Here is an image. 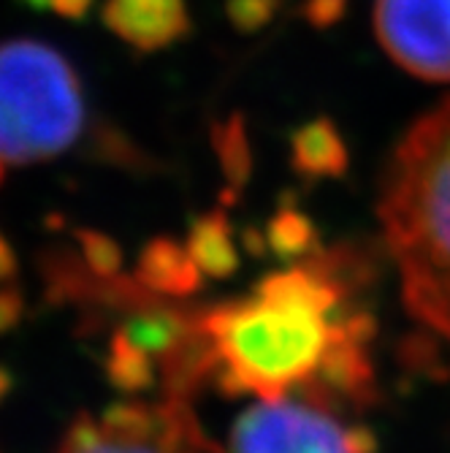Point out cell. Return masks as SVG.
I'll return each instance as SVG.
<instances>
[{"mask_svg": "<svg viewBox=\"0 0 450 453\" xmlns=\"http://www.w3.org/2000/svg\"><path fill=\"white\" fill-rule=\"evenodd\" d=\"M139 280H141V288H149V291L182 294L198 282V274L185 247L163 239V242H152L144 250Z\"/></svg>", "mask_w": 450, "mask_h": 453, "instance_id": "obj_9", "label": "cell"}, {"mask_svg": "<svg viewBox=\"0 0 450 453\" xmlns=\"http://www.w3.org/2000/svg\"><path fill=\"white\" fill-rule=\"evenodd\" d=\"M17 310H19V302L11 294H0V328L14 320Z\"/></svg>", "mask_w": 450, "mask_h": 453, "instance_id": "obj_15", "label": "cell"}, {"mask_svg": "<svg viewBox=\"0 0 450 453\" xmlns=\"http://www.w3.org/2000/svg\"><path fill=\"white\" fill-rule=\"evenodd\" d=\"M187 253L195 266L207 272H225L228 264H233L231 236H228V220L223 215L201 218L187 242Z\"/></svg>", "mask_w": 450, "mask_h": 453, "instance_id": "obj_10", "label": "cell"}, {"mask_svg": "<svg viewBox=\"0 0 450 453\" xmlns=\"http://www.w3.org/2000/svg\"><path fill=\"white\" fill-rule=\"evenodd\" d=\"M294 169L301 177H339L347 169V150L329 117H315L294 131Z\"/></svg>", "mask_w": 450, "mask_h": 453, "instance_id": "obj_8", "label": "cell"}, {"mask_svg": "<svg viewBox=\"0 0 450 453\" xmlns=\"http://www.w3.org/2000/svg\"><path fill=\"white\" fill-rule=\"evenodd\" d=\"M103 25L139 52L166 50L190 33L185 0H106Z\"/></svg>", "mask_w": 450, "mask_h": 453, "instance_id": "obj_7", "label": "cell"}, {"mask_svg": "<svg viewBox=\"0 0 450 453\" xmlns=\"http://www.w3.org/2000/svg\"><path fill=\"white\" fill-rule=\"evenodd\" d=\"M347 14V0H304L301 4V17L307 25L317 30H329L339 25Z\"/></svg>", "mask_w": 450, "mask_h": 453, "instance_id": "obj_13", "label": "cell"}, {"mask_svg": "<svg viewBox=\"0 0 450 453\" xmlns=\"http://www.w3.org/2000/svg\"><path fill=\"white\" fill-rule=\"evenodd\" d=\"M19 4L30 6V9H35V12H41V9H50V0H19Z\"/></svg>", "mask_w": 450, "mask_h": 453, "instance_id": "obj_17", "label": "cell"}, {"mask_svg": "<svg viewBox=\"0 0 450 453\" xmlns=\"http://www.w3.org/2000/svg\"><path fill=\"white\" fill-rule=\"evenodd\" d=\"M285 0H225V17L241 35H256L266 30L279 14Z\"/></svg>", "mask_w": 450, "mask_h": 453, "instance_id": "obj_12", "label": "cell"}, {"mask_svg": "<svg viewBox=\"0 0 450 453\" xmlns=\"http://www.w3.org/2000/svg\"><path fill=\"white\" fill-rule=\"evenodd\" d=\"M93 4H95V0H50V9L55 14L65 17V19L79 22V19H85L93 12Z\"/></svg>", "mask_w": 450, "mask_h": 453, "instance_id": "obj_14", "label": "cell"}, {"mask_svg": "<svg viewBox=\"0 0 450 453\" xmlns=\"http://www.w3.org/2000/svg\"><path fill=\"white\" fill-rule=\"evenodd\" d=\"M337 264L288 266L250 294L198 312L207 378L225 394L258 399H361L372 383V320Z\"/></svg>", "mask_w": 450, "mask_h": 453, "instance_id": "obj_1", "label": "cell"}, {"mask_svg": "<svg viewBox=\"0 0 450 453\" xmlns=\"http://www.w3.org/2000/svg\"><path fill=\"white\" fill-rule=\"evenodd\" d=\"M223 453H378L372 432L309 396L261 399L233 421Z\"/></svg>", "mask_w": 450, "mask_h": 453, "instance_id": "obj_4", "label": "cell"}, {"mask_svg": "<svg viewBox=\"0 0 450 453\" xmlns=\"http://www.w3.org/2000/svg\"><path fill=\"white\" fill-rule=\"evenodd\" d=\"M57 453H212L182 396L119 402L98 416H81Z\"/></svg>", "mask_w": 450, "mask_h": 453, "instance_id": "obj_5", "label": "cell"}, {"mask_svg": "<svg viewBox=\"0 0 450 453\" xmlns=\"http://www.w3.org/2000/svg\"><path fill=\"white\" fill-rule=\"evenodd\" d=\"M380 220L407 307L450 334V98L399 142L383 180Z\"/></svg>", "mask_w": 450, "mask_h": 453, "instance_id": "obj_2", "label": "cell"}, {"mask_svg": "<svg viewBox=\"0 0 450 453\" xmlns=\"http://www.w3.org/2000/svg\"><path fill=\"white\" fill-rule=\"evenodd\" d=\"M85 90L73 65L35 38L0 44V163L27 166L63 155L85 128Z\"/></svg>", "mask_w": 450, "mask_h": 453, "instance_id": "obj_3", "label": "cell"}, {"mask_svg": "<svg viewBox=\"0 0 450 453\" xmlns=\"http://www.w3.org/2000/svg\"><path fill=\"white\" fill-rule=\"evenodd\" d=\"M375 35L404 71L450 81V0H378Z\"/></svg>", "mask_w": 450, "mask_h": 453, "instance_id": "obj_6", "label": "cell"}, {"mask_svg": "<svg viewBox=\"0 0 450 453\" xmlns=\"http://www.w3.org/2000/svg\"><path fill=\"white\" fill-rule=\"evenodd\" d=\"M212 142L228 180L241 185L250 174V142H248V128H244V117L231 114L225 122H215Z\"/></svg>", "mask_w": 450, "mask_h": 453, "instance_id": "obj_11", "label": "cell"}, {"mask_svg": "<svg viewBox=\"0 0 450 453\" xmlns=\"http://www.w3.org/2000/svg\"><path fill=\"white\" fill-rule=\"evenodd\" d=\"M11 250H9V244L4 242V239H0V280H4V277H9L11 274Z\"/></svg>", "mask_w": 450, "mask_h": 453, "instance_id": "obj_16", "label": "cell"}]
</instances>
